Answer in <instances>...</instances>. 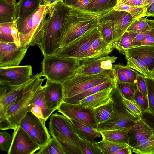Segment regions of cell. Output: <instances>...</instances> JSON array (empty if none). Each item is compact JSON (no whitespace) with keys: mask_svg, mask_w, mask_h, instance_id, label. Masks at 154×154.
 I'll list each match as a JSON object with an SVG mask.
<instances>
[{"mask_svg":"<svg viewBox=\"0 0 154 154\" xmlns=\"http://www.w3.org/2000/svg\"><path fill=\"white\" fill-rule=\"evenodd\" d=\"M69 6L61 1L46 5L37 29L36 35L41 42L38 46L44 56L54 55L60 44Z\"/></svg>","mask_w":154,"mask_h":154,"instance_id":"obj_1","label":"cell"},{"mask_svg":"<svg viewBox=\"0 0 154 154\" xmlns=\"http://www.w3.org/2000/svg\"><path fill=\"white\" fill-rule=\"evenodd\" d=\"M114 49L113 44L107 43L103 40L97 27L60 48L54 55L81 60L107 56Z\"/></svg>","mask_w":154,"mask_h":154,"instance_id":"obj_2","label":"cell"},{"mask_svg":"<svg viewBox=\"0 0 154 154\" xmlns=\"http://www.w3.org/2000/svg\"><path fill=\"white\" fill-rule=\"evenodd\" d=\"M109 11L96 13L69 6L60 48L67 46L87 31L97 27L101 17Z\"/></svg>","mask_w":154,"mask_h":154,"instance_id":"obj_3","label":"cell"},{"mask_svg":"<svg viewBox=\"0 0 154 154\" xmlns=\"http://www.w3.org/2000/svg\"><path fill=\"white\" fill-rule=\"evenodd\" d=\"M49 132L59 143L66 154H82L80 148V136L68 118L57 113L50 117Z\"/></svg>","mask_w":154,"mask_h":154,"instance_id":"obj_4","label":"cell"},{"mask_svg":"<svg viewBox=\"0 0 154 154\" xmlns=\"http://www.w3.org/2000/svg\"><path fill=\"white\" fill-rule=\"evenodd\" d=\"M79 60L55 55L44 56L41 63L43 77L50 81L63 83L76 73Z\"/></svg>","mask_w":154,"mask_h":154,"instance_id":"obj_5","label":"cell"},{"mask_svg":"<svg viewBox=\"0 0 154 154\" xmlns=\"http://www.w3.org/2000/svg\"><path fill=\"white\" fill-rule=\"evenodd\" d=\"M42 77L41 72L33 76L32 83L23 97L7 109L5 115L14 130L20 126L22 119L32 108L34 97L43 86L42 84L46 79L45 77L42 79Z\"/></svg>","mask_w":154,"mask_h":154,"instance_id":"obj_6","label":"cell"},{"mask_svg":"<svg viewBox=\"0 0 154 154\" xmlns=\"http://www.w3.org/2000/svg\"><path fill=\"white\" fill-rule=\"evenodd\" d=\"M115 77L112 70L94 75L75 73L62 83L63 101Z\"/></svg>","mask_w":154,"mask_h":154,"instance_id":"obj_7","label":"cell"},{"mask_svg":"<svg viewBox=\"0 0 154 154\" xmlns=\"http://www.w3.org/2000/svg\"><path fill=\"white\" fill-rule=\"evenodd\" d=\"M46 6L42 5L33 11L17 18L14 22L21 45L28 48L39 46L36 32Z\"/></svg>","mask_w":154,"mask_h":154,"instance_id":"obj_8","label":"cell"},{"mask_svg":"<svg viewBox=\"0 0 154 154\" xmlns=\"http://www.w3.org/2000/svg\"><path fill=\"white\" fill-rule=\"evenodd\" d=\"M46 121L37 117L30 111L22 119L20 125L41 147L46 145L51 138L45 125Z\"/></svg>","mask_w":154,"mask_h":154,"instance_id":"obj_9","label":"cell"},{"mask_svg":"<svg viewBox=\"0 0 154 154\" xmlns=\"http://www.w3.org/2000/svg\"><path fill=\"white\" fill-rule=\"evenodd\" d=\"M122 98L119 100L118 110L115 115L110 119L97 124L96 128L97 130L100 131L129 128L139 119L124 106Z\"/></svg>","mask_w":154,"mask_h":154,"instance_id":"obj_10","label":"cell"},{"mask_svg":"<svg viewBox=\"0 0 154 154\" xmlns=\"http://www.w3.org/2000/svg\"><path fill=\"white\" fill-rule=\"evenodd\" d=\"M115 56H107L95 59L79 60L76 74L84 75H94L112 70L117 58Z\"/></svg>","mask_w":154,"mask_h":154,"instance_id":"obj_11","label":"cell"},{"mask_svg":"<svg viewBox=\"0 0 154 154\" xmlns=\"http://www.w3.org/2000/svg\"><path fill=\"white\" fill-rule=\"evenodd\" d=\"M32 76L31 65L0 68V84L19 86L30 80Z\"/></svg>","mask_w":154,"mask_h":154,"instance_id":"obj_12","label":"cell"},{"mask_svg":"<svg viewBox=\"0 0 154 154\" xmlns=\"http://www.w3.org/2000/svg\"><path fill=\"white\" fill-rule=\"evenodd\" d=\"M33 76L27 82L19 86L0 84V112L5 114L7 109L19 101L30 86Z\"/></svg>","mask_w":154,"mask_h":154,"instance_id":"obj_13","label":"cell"},{"mask_svg":"<svg viewBox=\"0 0 154 154\" xmlns=\"http://www.w3.org/2000/svg\"><path fill=\"white\" fill-rule=\"evenodd\" d=\"M8 154H33L41 147L20 126L14 130Z\"/></svg>","mask_w":154,"mask_h":154,"instance_id":"obj_14","label":"cell"},{"mask_svg":"<svg viewBox=\"0 0 154 154\" xmlns=\"http://www.w3.org/2000/svg\"><path fill=\"white\" fill-rule=\"evenodd\" d=\"M28 48L0 41V68L19 66Z\"/></svg>","mask_w":154,"mask_h":154,"instance_id":"obj_15","label":"cell"},{"mask_svg":"<svg viewBox=\"0 0 154 154\" xmlns=\"http://www.w3.org/2000/svg\"><path fill=\"white\" fill-rule=\"evenodd\" d=\"M69 119H72L96 129L97 124L90 110H83L77 107L75 104L63 101L57 109Z\"/></svg>","mask_w":154,"mask_h":154,"instance_id":"obj_16","label":"cell"},{"mask_svg":"<svg viewBox=\"0 0 154 154\" xmlns=\"http://www.w3.org/2000/svg\"><path fill=\"white\" fill-rule=\"evenodd\" d=\"M116 85L88 96L75 104L77 107L83 110H89L95 108L105 103L112 97Z\"/></svg>","mask_w":154,"mask_h":154,"instance_id":"obj_17","label":"cell"},{"mask_svg":"<svg viewBox=\"0 0 154 154\" xmlns=\"http://www.w3.org/2000/svg\"><path fill=\"white\" fill-rule=\"evenodd\" d=\"M45 86V97L47 106L49 109L55 111L63 101V84L47 79Z\"/></svg>","mask_w":154,"mask_h":154,"instance_id":"obj_18","label":"cell"},{"mask_svg":"<svg viewBox=\"0 0 154 154\" xmlns=\"http://www.w3.org/2000/svg\"><path fill=\"white\" fill-rule=\"evenodd\" d=\"M153 135V132L151 128L142 118L139 119L128 129V145L132 148Z\"/></svg>","mask_w":154,"mask_h":154,"instance_id":"obj_19","label":"cell"},{"mask_svg":"<svg viewBox=\"0 0 154 154\" xmlns=\"http://www.w3.org/2000/svg\"><path fill=\"white\" fill-rule=\"evenodd\" d=\"M103 15L100 19L97 28L103 40L107 43L113 45L125 32L118 29L113 21L104 18Z\"/></svg>","mask_w":154,"mask_h":154,"instance_id":"obj_20","label":"cell"},{"mask_svg":"<svg viewBox=\"0 0 154 154\" xmlns=\"http://www.w3.org/2000/svg\"><path fill=\"white\" fill-rule=\"evenodd\" d=\"M125 55L141 60L151 71L154 68V46L143 45L133 47L126 50Z\"/></svg>","mask_w":154,"mask_h":154,"instance_id":"obj_21","label":"cell"},{"mask_svg":"<svg viewBox=\"0 0 154 154\" xmlns=\"http://www.w3.org/2000/svg\"><path fill=\"white\" fill-rule=\"evenodd\" d=\"M118 109L113 97L103 104L89 110L97 124L106 121L112 118Z\"/></svg>","mask_w":154,"mask_h":154,"instance_id":"obj_22","label":"cell"},{"mask_svg":"<svg viewBox=\"0 0 154 154\" xmlns=\"http://www.w3.org/2000/svg\"><path fill=\"white\" fill-rule=\"evenodd\" d=\"M45 86L37 92L32 101V107L31 110L37 117L47 120L55 111L49 109L47 107L45 97Z\"/></svg>","mask_w":154,"mask_h":154,"instance_id":"obj_23","label":"cell"},{"mask_svg":"<svg viewBox=\"0 0 154 154\" xmlns=\"http://www.w3.org/2000/svg\"><path fill=\"white\" fill-rule=\"evenodd\" d=\"M104 18L113 21L118 29L125 32L135 20L129 13L112 9L104 14Z\"/></svg>","mask_w":154,"mask_h":154,"instance_id":"obj_24","label":"cell"},{"mask_svg":"<svg viewBox=\"0 0 154 154\" xmlns=\"http://www.w3.org/2000/svg\"><path fill=\"white\" fill-rule=\"evenodd\" d=\"M116 79L115 77L94 86L88 90L67 99L64 101L70 103L77 104L81 100L88 96L109 87L114 86L116 84Z\"/></svg>","mask_w":154,"mask_h":154,"instance_id":"obj_25","label":"cell"},{"mask_svg":"<svg viewBox=\"0 0 154 154\" xmlns=\"http://www.w3.org/2000/svg\"><path fill=\"white\" fill-rule=\"evenodd\" d=\"M75 130L81 137L90 141H94L97 138H100V131L87 125L72 119H70Z\"/></svg>","mask_w":154,"mask_h":154,"instance_id":"obj_26","label":"cell"},{"mask_svg":"<svg viewBox=\"0 0 154 154\" xmlns=\"http://www.w3.org/2000/svg\"><path fill=\"white\" fill-rule=\"evenodd\" d=\"M43 4L42 0H19L16 5L17 19L33 11Z\"/></svg>","mask_w":154,"mask_h":154,"instance_id":"obj_27","label":"cell"},{"mask_svg":"<svg viewBox=\"0 0 154 154\" xmlns=\"http://www.w3.org/2000/svg\"><path fill=\"white\" fill-rule=\"evenodd\" d=\"M129 128L100 132L102 138L114 142L125 143L128 145V133Z\"/></svg>","mask_w":154,"mask_h":154,"instance_id":"obj_28","label":"cell"},{"mask_svg":"<svg viewBox=\"0 0 154 154\" xmlns=\"http://www.w3.org/2000/svg\"><path fill=\"white\" fill-rule=\"evenodd\" d=\"M95 143L103 154H116L118 152L129 146L125 143L114 142L103 138Z\"/></svg>","mask_w":154,"mask_h":154,"instance_id":"obj_29","label":"cell"},{"mask_svg":"<svg viewBox=\"0 0 154 154\" xmlns=\"http://www.w3.org/2000/svg\"><path fill=\"white\" fill-rule=\"evenodd\" d=\"M16 5L0 2V23L14 22L17 19Z\"/></svg>","mask_w":154,"mask_h":154,"instance_id":"obj_30","label":"cell"},{"mask_svg":"<svg viewBox=\"0 0 154 154\" xmlns=\"http://www.w3.org/2000/svg\"><path fill=\"white\" fill-rule=\"evenodd\" d=\"M118 0H91L87 10L99 13L110 11L116 6Z\"/></svg>","mask_w":154,"mask_h":154,"instance_id":"obj_31","label":"cell"},{"mask_svg":"<svg viewBox=\"0 0 154 154\" xmlns=\"http://www.w3.org/2000/svg\"><path fill=\"white\" fill-rule=\"evenodd\" d=\"M125 59L128 67L135 69L145 77L152 78L151 71L142 60L131 57L125 56Z\"/></svg>","mask_w":154,"mask_h":154,"instance_id":"obj_32","label":"cell"},{"mask_svg":"<svg viewBox=\"0 0 154 154\" xmlns=\"http://www.w3.org/2000/svg\"><path fill=\"white\" fill-rule=\"evenodd\" d=\"M113 9L128 12L135 20L145 17V9L143 7H134L118 1L117 4Z\"/></svg>","mask_w":154,"mask_h":154,"instance_id":"obj_33","label":"cell"},{"mask_svg":"<svg viewBox=\"0 0 154 154\" xmlns=\"http://www.w3.org/2000/svg\"><path fill=\"white\" fill-rule=\"evenodd\" d=\"M133 153L138 154H154V135L131 148Z\"/></svg>","mask_w":154,"mask_h":154,"instance_id":"obj_34","label":"cell"},{"mask_svg":"<svg viewBox=\"0 0 154 154\" xmlns=\"http://www.w3.org/2000/svg\"><path fill=\"white\" fill-rule=\"evenodd\" d=\"M115 49L125 55L126 50L133 48L132 38L129 32L126 31L113 43Z\"/></svg>","mask_w":154,"mask_h":154,"instance_id":"obj_35","label":"cell"},{"mask_svg":"<svg viewBox=\"0 0 154 154\" xmlns=\"http://www.w3.org/2000/svg\"><path fill=\"white\" fill-rule=\"evenodd\" d=\"M38 154H66L59 143L54 138H51L45 146L41 147L38 151L35 153Z\"/></svg>","mask_w":154,"mask_h":154,"instance_id":"obj_36","label":"cell"},{"mask_svg":"<svg viewBox=\"0 0 154 154\" xmlns=\"http://www.w3.org/2000/svg\"><path fill=\"white\" fill-rule=\"evenodd\" d=\"M116 85L123 97L128 99H133L137 89L136 84L122 82L116 79Z\"/></svg>","mask_w":154,"mask_h":154,"instance_id":"obj_37","label":"cell"},{"mask_svg":"<svg viewBox=\"0 0 154 154\" xmlns=\"http://www.w3.org/2000/svg\"><path fill=\"white\" fill-rule=\"evenodd\" d=\"M79 145L82 154H103L94 141H90L80 137Z\"/></svg>","mask_w":154,"mask_h":154,"instance_id":"obj_38","label":"cell"},{"mask_svg":"<svg viewBox=\"0 0 154 154\" xmlns=\"http://www.w3.org/2000/svg\"><path fill=\"white\" fill-rule=\"evenodd\" d=\"M14 23H0V41L14 43L12 28Z\"/></svg>","mask_w":154,"mask_h":154,"instance_id":"obj_39","label":"cell"},{"mask_svg":"<svg viewBox=\"0 0 154 154\" xmlns=\"http://www.w3.org/2000/svg\"><path fill=\"white\" fill-rule=\"evenodd\" d=\"M147 17H143L135 20L129 26L126 31L130 33H136L148 28L149 24Z\"/></svg>","mask_w":154,"mask_h":154,"instance_id":"obj_40","label":"cell"},{"mask_svg":"<svg viewBox=\"0 0 154 154\" xmlns=\"http://www.w3.org/2000/svg\"><path fill=\"white\" fill-rule=\"evenodd\" d=\"M122 102L124 106L135 117L142 118V111L137 104L133 100L126 99L122 95Z\"/></svg>","mask_w":154,"mask_h":154,"instance_id":"obj_41","label":"cell"},{"mask_svg":"<svg viewBox=\"0 0 154 154\" xmlns=\"http://www.w3.org/2000/svg\"><path fill=\"white\" fill-rule=\"evenodd\" d=\"M132 100L137 104L142 112L150 111L148 98L138 89Z\"/></svg>","mask_w":154,"mask_h":154,"instance_id":"obj_42","label":"cell"},{"mask_svg":"<svg viewBox=\"0 0 154 154\" xmlns=\"http://www.w3.org/2000/svg\"><path fill=\"white\" fill-rule=\"evenodd\" d=\"M150 111L154 113V79L146 77Z\"/></svg>","mask_w":154,"mask_h":154,"instance_id":"obj_43","label":"cell"},{"mask_svg":"<svg viewBox=\"0 0 154 154\" xmlns=\"http://www.w3.org/2000/svg\"><path fill=\"white\" fill-rule=\"evenodd\" d=\"M12 137L5 131L0 132V149L1 151L8 152L12 141Z\"/></svg>","mask_w":154,"mask_h":154,"instance_id":"obj_44","label":"cell"},{"mask_svg":"<svg viewBox=\"0 0 154 154\" xmlns=\"http://www.w3.org/2000/svg\"><path fill=\"white\" fill-rule=\"evenodd\" d=\"M149 26L148 28L137 32H129L132 38L133 47H138L142 45L145 38L146 32L150 27V24L149 22Z\"/></svg>","mask_w":154,"mask_h":154,"instance_id":"obj_45","label":"cell"},{"mask_svg":"<svg viewBox=\"0 0 154 154\" xmlns=\"http://www.w3.org/2000/svg\"><path fill=\"white\" fill-rule=\"evenodd\" d=\"M150 27L146 32L145 38L142 45L154 46V20H148Z\"/></svg>","mask_w":154,"mask_h":154,"instance_id":"obj_46","label":"cell"},{"mask_svg":"<svg viewBox=\"0 0 154 154\" xmlns=\"http://www.w3.org/2000/svg\"><path fill=\"white\" fill-rule=\"evenodd\" d=\"M119 66L124 73L125 75L129 80L131 84H136L138 72L134 70L131 68L121 65H119Z\"/></svg>","mask_w":154,"mask_h":154,"instance_id":"obj_47","label":"cell"},{"mask_svg":"<svg viewBox=\"0 0 154 154\" xmlns=\"http://www.w3.org/2000/svg\"><path fill=\"white\" fill-rule=\"evenodd\" d=\"M145 78L144 76L138 73L136 84L137 89L148 98L147 87Z\"/></svg>","mask_w":154,"mask_h":154,"instance_id":"obj_48","label":"cell"},{"mask_svg":"<svg viewBox=\"0 0 154 154\" xmlns=\"http://www.w3.org/2000/svg\"><path fill=\"white\" fill-rule=\"evenodd\" d=\"M142 119L152 129L154 134V113L150 111L142 112Z\"/></svg>","mask_w":154,"mask_h":154,"instance_id":"obj_49","label":"cell"},{"mask_svg":"<svg viewBox=\"0 0 154 154\" xmlns=\"http://www.w3.org/2000/svg\"><path fill=\"white\" fill-rule=\"evenodd\" d=\"M0 129L1 130L12 129L5 114L1 112H0Z\"/></svg>","mask_w":154,"mask_h":154,"instance_id":"obj_50","label":"cell"},{"mask_svg":"<svg viewBox=\"0 0 154 154\" xmlns=\"http://www.w3.org/2000/svg\"><path fill=\"white\" fill-rule=\"evenodd\" d=\"M146 0H118L127 5L134 7H142Z\"/></svg>","mask_w":154,"mask_h":154,"instance_id":"obj_51","label":"cell"},{"mask_svg":"<svg viewBox=\"0 0 154 154\" xmlns=\"http://www.w3.org/2000/svg\"><path fill=\"white\" fill-rule=\"evenodd\" d=\"M91 0H77L73 6L83 9L87 10Z\"/></svg>","mask_w":154,"mask_h":154,"instance_id":"obj_52","label":"cell"},{"mask_svg":"<svg viewBox=\"0 0 154 154\" xmlns=\"http://www.w3.org/2000/svg\"><path fill=\"white\" fill-rule=\"evenodd\" d=\"M145 16L154 17V1L145 9Z\"/></svg>","mask_w":154,"mask_h":154,"instance_id":"obj_53","label":"cell"},{"mask_svg":"<svg viewBox=\"0 0 154 154\" xmlns=\"http://www.w3.org/2000/svg\"><path fill=\"white\" fill-rule=\"evenodd\" d=\"M132 153L131 148L128 146L118 152L116 154H131Z\"/></svg>","mask_w":154,"mask_h":154,"instance_id":"obj_54","label":"cell"},{"mask_svg":"<svg viewBox=\"0 0 154 154\" xmlns=\"http://www.w3.org/2000/svg\"><path fill=\"white\" fill-rule=\"evenodd\" d=\"M77 0H61V1L66 5L72 6Z\"/></svg>","mask_w":154,"mask_h":154,"instance_id":"obj_55","label":"cell"},{"mask_svg":"<svg viewBox=\"0 0 154 154\" xmlns=\"http://www.w3.org/2000/svg\"><path fill=\"white\" fill-rule=\"evenodd\" d=\"M154 1V0H146L143 3L142 7L144 8L145 10Z\"/></svg>","mask_w":154,"mask_h":154,"instance_id":"obj_56","label":"cell"},{"mask_svg":"<svg viewBox=\"0 0 154 154\" xmlns=\"http://www.w3.org/2000/svg\"><path fill=\"white\" fill-rule=\"evenodd\" d=\"M0 2L14 5H16L17 3L15 0H0Z\"/></svg>","mask_w":154,"mask_h":154,"instance_id":"obj_57","label":"cell"},{"mask_svg":"<svg viewBox=\"0 0 154 154\" xmlns=\"http://www.w3.org/2000/svg\"><path fill=\"white\" fill-rule=\"evenodd\" d=\"M61 0H50L49 4L48 5H51Z\"/></svg>","mask_w":154,"mask_h":154,"instance_id":"obj_58","label":"cell"},{"mask_svg":"<svg viewBox=\"0 0 154 154\" xmlns=\"http://www.w3.org/2000/svg\"><path fill=\"white\" fill-rule=\"evenodd\" d=\"M44 5H47L49 4L50 0H42Z\"/></svg>","mask_w":154,"mask_h":154,"instance_id":"obj_59","label":"cell"},{"mask_svg":"<svg viewBox=\"0 0 154 154\" xmlns=\"http://www.w3.org/2000/svg\"><path fill=\"white\" fill-rule=\"evenodd\" d=\"M151 72L152 75V77L153 79H154V68L151 71Z\"/></svg>","mask_w":154,"mask_h":154,"instance_id":"obj_60","label":"cell"}]
</instances>
